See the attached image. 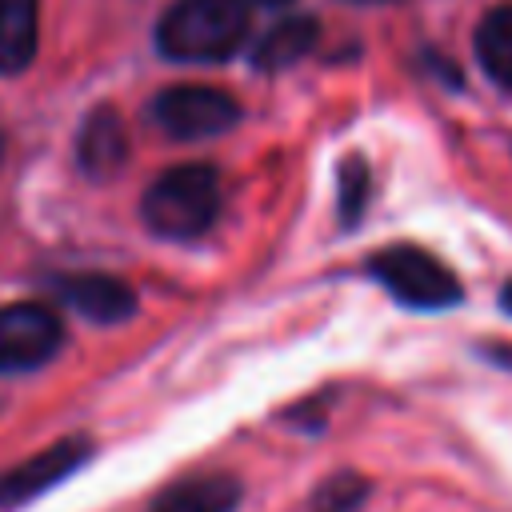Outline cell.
<instances>
[{
    "instance_id": "cell-1",
    "label": "cell",
    "mask_w": 512,
    "mask_h": 512,
    "mask_svg": "<svg viewBox=\"0 0 512 512\" xmlns=\"http://www.w3.org/2000/svg\"><path fill=\"white\" fill-rule=\"evenodd\" d=\"M248 36L244 0H176L156 20V48L176 64H220Z\"/></svg>"
},
{
    "instance_id": "cell-2",
    "label": "cell",
    "mask_w": 512,
    "mask_h": 512,
    "mask_svg": "<svg viewBox=\"0 0 512 512\" xmlns=\"http://www.w3.org/2000/svg\"><path fill=\"white\" fill-rule=\"evenodd\" d=\"M148 232L164 240H196L220 216V176L212 164H180L160 172L140 200Z\"/></svg>"
},
{
    "instance_id": "cell-3",
    "label": "cell",
    "mask_w": 512,
    "mask_h": 512,
    "mask_svg": "<svg viewBox=\"0 0 512 512\" xmlns=\"http://www.w3.org/2000/svg\"><path fill=\"white\" fill-rule=\"evenodd\" d=\"M372 280L408 308H448L460 300V280L432 252L412 244H392L368 260Z\"/></svg>"
},
{
    "instance_id": "cell-4",
    "label": "cell",
    "mask_w": 512,
    "mask_h": 512,
    "mask_svg": "<svg viewBox=\"0 0 512 512\" xmlns=\"http://www.w3.org/2000/svg\"><path fill=\"white\" fill-rule=\"evenodd\" d=\"M148 116L156 120V128L172 140H208L228 132L240 120V104L236 96H228L224 88H208V84H172L164 92H156Z\"/></svg>"
},
{
    "instance_id": "cell-5",
    "label": "cell",
    "mask_w": 512,
    "mask_h": 512,
    "mask_svg": "<svg viewBox=\"0 0 512 512\" xmlns=\"http://www.w3.org/2000/svg\"><path fill=\"white\" fill-rule=\"evenodd\" d=\"M64 344V324L48 304L16 300L0 308V376L48 364Z\"/></svg>"
},
{
    "instance_id": "cell-6",
    "label": "cell",
    "mask_w": 512,
    "mask_h": 512,
    "mask_svg": "<svg viewBox=\"0 0 512 512\" xmlns=\"http://www.w3.org/2000/svg\"><path fill=\"white\" fill-rule=\"evenodd\" d=\"M92 456V444L84 436H68L44 452H36L32 460L0 472V508H16V504H28L36 500L40 492L56 488L60 480H68L84 460Z\"/></svg>"
},
{
    "instance_id": "cell-7",
    "label": "cell",
    "mask_w": 512,
    "mask_h": 512,
    "mask_svg": "<svg viewBox=\"0 0 512 512\" xmlns=\"http://www.w3.org/2000/svg\"><path fill=\"white\" fill-rule=\"evenodd\" d=\"M56 296L92 324H120L136 312V292L108 272H68L52 280Z\"/></svg>"
},
{
    "instance_id": "cell-8",
    "label": "cell",
    "mask_w": 512,
    "mask_h": 512,
    "mask_svg": "<svg viewBox=\"0 0 512 512\" xmlns=\"http://www.w3.org/2000/svg\"><path fill=\"white\" fill-rule=\"evenodd\" d=\"M76 160L92 180H108L128 160V128L116 108H92L76 136Z\"/></svg>"
},
{
    "instance_id": "cell-9",
    "label": "cell",
    "mask_w": 512,
    "mask_h": 512,
    "mask_svg": "<svg viewBox=\"0 0 512 512\" xmlns=\"http://www.w3.org/2000/svg\"><path fill=\"white\" fill-rule=\"evenodd\" d=\"M320 40V24L312 16H284L276 20L256 44H252V68L260 72H280L304 60Z\"/></svg>"
},
{
    "instance_id": "cell-10",
    "label": "cell",
    "mask_w": 512,
    "mask_h": 512,
    "mask_svg": "<svg viewBox=\"0 0 512 512\" xmlns=\"http://www.w3.org/2000/svg\"><path fill=\"white\" fill-rule=\"evenodd\" d=\"M40 44V0H0V76L32 64Z\"/></svg>"
},
{
    "instance_id": "cell-11",
    "label": "cell",
    "mask_w": 512,
    "mask_h": 512,
    "mask_svg": "<svg viewBox=\"0 0 512 512\" xmlns=\"http://www.w3.org/2000/svg\"><path fill=\"white\" fill-rule=\"evenodd\" d=\"M236 504H240V484L232 476L212 472L164 488L148 504V512H236Z\"/></svg>"
},
{
    "instance_id": "cell-12",
    "label": "cell",
    "mask_w": 512,
    "mask_h": 512,
    "mask_svg": "<svg viewBox=\"0 0 512 512\" xmlns=\"http://www.w3.org/2000/svg\"><path fill=\"white\" fill-rule=\"evenodd\" d=\"M476 56L492 84L512 92V4L492 8L476 28Z\"/></svg>"
},
{
    "instance_id": "cell-13",
    "label": "cell",
    "mask_w": 512,
    "mask_h": 512,
    "mask_svg": "<svg viewBox=\"0 0 512 512\" xmlns=\"http://www.w3.org/2000/svg\"><path fill=\"white\" fill-rule=\"evenodd\" d=\"M364 492H368V484H364L360 476L336 472L332 480H324V484L308 496L304 512H356L360 500H364Z\"/></svg>"
},
{
    "instance_id": "cell-14",
    "label": "cell",
    "mask_w": 512,
    "mask_h": 512,
    "mask_svg": "<svg viewBox=\"0 0 512 512\" xmlns=\"http://www.w3.org/2000/svg\"><path fill=\"white\" fill-rule=\"evenodd\" d=\"M364 200H368V168L360 156H348L340 168V220L356 224L364 212Z\"/></svg>"
},
{
    "instance_id": "cell-15",
    "label": "cell",
    "mask_w": 512,
    "mask_h": 512,
    "mask_svg": "<svg viewBox=\"0 0 512 512\" xmlns=\"http://www.w3.org/2000/svg\"><path fill=\"white\" fill-rule=\"evenodd\" d=\"M244 4H264V8H284V4H292V0H244Z\"/></svg>"
},
{
    "instance_id": "cell-16",
    "label": "cell",
    "mask_w": 512,
    "mask_h": 512,
    "mask_svg": "<svg viewBox=\"0 0 512 512\" xmlns=\"http://www.w3.org/2000/svg\"><path fill=\"white\" fill-rule=\"evenodd\" d=\"M356 4H388V0H356Z\"/></svg>"
},
{
    "instance_id": "cell-17",
    "label": "cell",
    "mask_w": 512,
    "mask_h": 512,
    "mask_svg": "<svg viewBox=\"0 0 512 512\" xmlns=\"http://www.w3.org/2000/svg\"><path fill=\"white\" fill-rule=\"evenodd\" d=\"M0 152H4V140H0Z\"/></svg>"
}]
</instances>
